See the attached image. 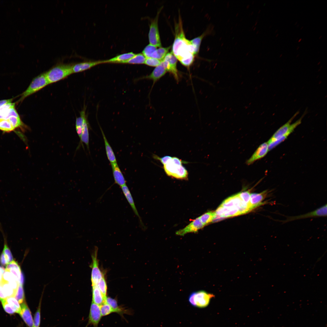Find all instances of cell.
<instances>
[{
    "instance_id": "obj_13",
    "label": "cell",
    "mask_w": 327,
    "mask_h": 327,
    "mask_svg": "<svg viewBox=\"0 0 327 327\" xmlns=\"http://www.w3.org/2000/svg\"><path fill=\"white\" fill-rule=\"evenodd\" d=\"M269 151L267 142L262 143L258 147L250 158L246 161V164L248 165L252 164L256 161L264 157Z\"/></svg>"
},
{
    "instance_id": "obj_6",
    "label": "cell",
    "mask_w": 327,
    "mask_h": 327,
    "mask_svg": "<svg viewBox=\"0 0 327 327\" xmlns=\"http://www.w3.org/2000/svg\"><path fill=\"white\" fill-rule=\"evenodd\" d=\"M172 158L163 165V169L166 173L170 177L177 179H186L188 173L186 168L182 165L175 163L172 160Z\"/></svg>"
},
{
    "instance_id": "obj_33",
    "label": "cell",
    "mask_w": 327,
    "mask_h": 327,
    "mask_svg": "<svg viewBox=\"0 0 327 327\" xmlns=\"http://www.w3.org/2000/svg\"><path fill=\"white\" fill-rule=\"evenodd\" d=\"M97 285L106 299L107 297V286L104 276L99 280Z\"/></svg>"
},
{
    "instance_id": "obj_20",
    "label": "cell",
    "mask_w": 327,
    "mask_h": 327,
    "mask_svg": "<svg viewBox=\"0 0 327 327\" xmlns=\"http://www.w3.org/2000/svg\"><path fill=\"white\" fill-rule=\"evenodd\" d=\"M121 188L124 195L131 207L134 213L138 217L140 223V224L142 226H144L141 219L136 207L134 199L129 188L126 185L122 186Z\"/></svg>"
},
{
    "instance_id": "obj_30",
    "label": "cell",
    "mask_w": 327,
    "mask_h": 327,
    "mask_svg": "<svg viewBox=\"0 0 327 327\" xmlns=\"http://www.w3.org/2000/svg\"><path fill=\"white\" fill-rule=\"evenodd\" d=\"M5 299L15 312L19 314L21 310V305L16 299L14 296H10L7 298Z\"/></svg>"
},
{
    "instance_id": "obj_39",
    "label": "cell",
    "mask_w": 327,
    "mask_h": 327,
    "mask_svg": "<svg viewBox=\"0 0 327 327\" xmlns=\"http://www.w3.org/2000/svg\"><path fill=\"white\" fill-rule=\"evenodd\" d=\"M162 61L158 59L152 58H146L144 64L147 65L152 67H157L160 64Z\"/></svg>"
},
{
    "instance_id": "obj_54",
    "label": "cell",
    "mask_w": 327,
    "mask_h": 327,
    "mask_svg": "<svg viewBox=\"0 0 327 327\" xmlns=\"http://www.w3.org/2000/svg\"><path fill=\"white\" fill-rule=\"evenodd\" d=\"M303 27H303V26H302V27H301V28H300V30H302V29H303Z\"/></svg>"
},
{
    "instance_id": "obj_28",
    "label": "cell",
    "mask_w": 327,
    "mask_h": 327,
    "mask_svg": "<svg viewBox=\"0 0 327 327\" xmlns=\"http://www.w3.org/2000/svg\"><path fill=\"white\" fill-rule=\"evenodd\" d=\"M8 120L15 129L17 128L23 129H27V126L22 122L20 117L11 116Z\"/></svg>"
},
{
    "instance_id": "obj_58",
    "label": "cell",
    "mask_w": 327,
    "mask_h": 327,
    "mask_svg": "<svg viewBox=\"0 0 327 327\" xmlns=\"http://www.w3.org/2000/svg\"><path fill=\"white\" fill-rule=\"evenodd\" d=\"M298 38H296V41H297V40H298Z\"/></svg>"
},
{
    "instance_id": "obj_26",
    "label": "cell",
    "mask_w": 327,
    "mask_h": 327,
    "mask_svg": "<svg viewBox=\"0 0 327 327\" xmlns=\"http://www.w3.org/2000/svg\"><path fill=\"white\" fill-rule=\"evenodd\" d=\"M84 108L80 113V116L77 118L75 123V128L77 133L80 138L81 136L82 127L84 118L86 116L85 114V111Z\"/></svg>"
},
{
    "instance_id": "obj_10",
    "label": "cell",
    "mask_w": 327,
    "mask_h": 327,
    "mask_svg": "<svg viewBox=\"0 0 327 327\" xmlns=\"http://www.w3.org/2000/svg\"><path fill=\"white\" fill-rule=\"evenodd\" d=\"M327 204L317 209L314 210L303 214L297 216H289L283 221L286 223L297 220L317 217H324L327 216Z\"/></svg>"
},
{
    "instance_id": "obj_46",
    "label": "cell",
    "mask_w": 327,
    "mask_h": 327,
    "mask_svg": "<svg viewBox=\"0 0 327 327\" xmlns=\"http://www.w3.org/2000/svg\"><path fill=\"white\" fill-rule=\"evenodd\" d=\"M5 270L4 269L0 266V282H1L2 279L3 274L5 272Z\"/></svg>"
},
{
    "instance_id": "obj_40",
    "label": "cell",
    "mask_w": 327,
    "mask_h": 327,
    "mask_svg": "<svg viewBox=\"0 0 327 327\" xmlns=\"http://www.w3.org/2000/svg\"><path fill=\"white\" fill-rule=\"evenodd\" d=\"M5 311L7 313L12 314L15 312L11 306L6 302L5 299H0Z\"/></svg>"
},
{
    "instance_id": "obj_29",
    "label": "cell",
    "mask_w": 327,
    "mask_h": 327,
    "mask_svg": "<svg viewBox=\"0 0 327 327\" xmlns=\"http://www.w3.org/2000/svg\"><path fill=\"white\" fill-rule=\"evenodd\" d=\"M146 57L142 53L136 54L132 58L124 63L130 64H143L144 63Z\"/></svg>"
},
{
    "instance_id": "obj_34",
    "label": "cell",
    "mask_w": 327,
    "mask_h": 327,
    "mask_svg": "<svg viewBox=\"0 0 327 327\" xmlns=\"http://www.w3.org/2000/svg\"><path fill=\"white\" fill-rule=\"evenodd\" d=\"M157 47L149 44L144 48L142 52V54L146 58H151L152 54L157 49Z\"/></svg>"
},
{
    "instance_id": "obj_15",
    "label": "cell",
    "mask_w": 327,
    "mask_h": 327,
    "mask_svg": "<svg viewBox=\"0 0 327 327\" xmlns=\"http://www.w3.org/2000/svg\"><path fill=\"white\" fill-rule=\"evenodd\" d=\"M167 72L161 61L158 66L154 69L152 72L148 75L141 77L139 79H148L152 80L153 85L158 80L163 76Z\"/></svg>"
},
{
    "instance_id": "obj_21",
    "label": "cell",
    "mask_w": 327,
    "mask_h": 327,
    "mask_svg": "<svg viewBox=\"0 0 327 327\" xmlns=\"http://www.w3.org/2000/svg\"><path fill=\"white\" fill-rule=\"evenodd\" d=\"M136 54L132 52L125 53L116 56L109 59L102 61L103 63H124L134 57Z\"/></svg>"
},
{
    "instance_id": "obj_35",
    "label": "cell",
    "mask_w": 327,
    "mask_h": 327,
    "mask_svg": "<svg viewBox=\"0 0 327 327\" xmlns=\"http://www.w3.org/2000/svg\"><path fill=\"white\" fill-rule=\"evenodd\" d=\"M14 297L20 304H21L24 302L25 297L23 285L20 284L19 285Z\"/></svg>"
},
{
    "instance_id": "obj_3",
    "label": "cell",
    "mask_w": 327,
    "mask_h": 327,
    "mask_svg": "<svg viewBox=\"0 0 327 327\" xmlns=\"http://www.w3.org/2000/svg\"><path fill=\"white\" fill-rule=\"evenodd\" d=\"M73 64L60 63L45 73L49 84L65 78L73 74Z\"/></svg>"
},
{
    "instance_id": "obj_48",
    "label": "cell",
    "mask_w": 327,
    "mask_h": 327,
    "mask_svg": "<svg viewBox=\"0 0 327 327\" xmlns=\"http://www.w3.org/2000/svg\"><path fill=\"white\" fill-rule=\"evenodd\" d=\"M302 38H301L299 39V40H298V42H300V41H302Z\"/></svg>"
},
{
    "instance_id": "obj_41",
    "label": "cell",
    "mask_w": 327,
    "mask_h": 327,
    "mask_svg": "<svg viewBox=\"0 0 327 327\" xmlns=\"http://www.w3.org/2000/svg\"><path fill=\"white\" fill-rule=\"evenodd\" d=\"M3 252L4 253L8 263L13 260V259L11 252L6 243H5Z\"/></svg>"
},
{
    "instance_id": "obj_31",
    "label": "cell",
    "mask_w": 327,
    "mask_h": 327,
    "mask_svg": "<svg viewBox=\"0 0 327 327\" xmlns=\"http://www.w3.org/2000/svg\"><path fill=\"white\" fill-rule=\"evenodd\" d=\"M15 129L8 119H0V130L5 132H9L14 130Z\"/></svg>"
},
{
    "instance_id": "obj_27",
    "label": "cell",
    "mask_w": 327,
    "mask_h": 327,
    "mask_svg": "<svg viewBox=\"0 0 327 327\" xmlns=\"http://www.w3.org/2000/svg\"><path fill=\"white\" fill-rule=\"evenodd\" d=\"M170 47L166 48L160 47L157 49L151 55V57L162 61L168 53Z\"/></svg>"
},
{
    "instance_id": "obj_53",
    "label": "cell",
    "mask_w": 327,
    "mask_h": 327,
    "mask_svg": "<svg viewBox=\"0 0 327 327\" xmlns=\"http://www.w3.org/2000/svg\"><path fill=\"white\" fill-rule=\"evenodd\" d=\"M282 56V54H280V56H279V57H280H280H281Z\"/></svg>"
},
{
    "instance_id": "obj_17",
    "label": "cell",
    "mask_w": 327,
    "mask_h": 327,
    "mask_svg": "<svg viewBox=\"0 0 327 327\" xmlns=\"http://www.w3.org/2000/svg\"><path fill=\"white\" fill-rule=\"evenodd\" d=\"M101 63H103L102 61H84L73 64L72 72L73 73L82 72Z\"/></svg>"
},
{
    "instance_id": "obj_50",
    "label": "cell",
    "mask_w": 327,
    "mask_h": 327,
    "mask_svg": "<svg viewBox=\"0 0 327 327\" xmlns=\"http://www.w3.org/2000/svg\"><path fill=\"white\" fill-rule=\"evenodd\" d=\"M322 35H321L319 37V39H320L322 38Z\"/></svg>"
},
{
    "instance_id": "obj_12",
    "label": "cell",
    "mask_w": 327,
    "mask_h": 327,
    "mask_svg": "<svg viewBox=\"0 0 327 327\" xmlns=\"http://www.w3.org/2000/svg\"><path fill=\"white\" fill-rule=\"evenodd\" d=\"M204 226L199 217H198L184 228L177 231L176 234L177 235L183 236L189 233H196Z\"/></svg>"
},
{
    "instance_id": "obj_42",
    "label": "cell",
    "mask_w": 327,
    "mask_h": 327,
    "mask_svg": "<svg viewBox=\"0 0 327 327\" xmlns=\"http://www.w3.org/2000/svg\"><path fill=\"white\" fill-rule=\"evenodd\" d=\"M41 308L40 305L35 315L34 322V327H39L40 323Z\"/></svg>"
},
{
    "instance_id": "obj_24",
    "label": "cell",
    "mask_w": 327,
    "mask_h": 327,
    "mask_svg": "<svg viewBox=\"0 0 327 327\" xmlns=\"http://www.w3.org/2000/svg\"><path fill=\"white\" fill-rule=\"evenodd\" d=\"M89 127L86 116L84 118L82 127V133L80 138V143H83L89 148Z\"/></svg>"
},
{
    "instance_id": "obj_4",
    "label": "cell",
    "mask_w": 327,
    "mask_h": 327,
    "mask_svg": "<svg viewBox=\"0 0 327 327\" xmlns=\"http://www.w3.org/2000/svg\"><path fill=\"white\" fill-rule=\"evenodd\" d=\"M48 84H49L45 73L41 74L33 79L28 88L21 94L18 102H22L27 97L38 91Z\"/></svg>"
},
{
    "instance_id": "obj_19",
    "label": "cell",
    "mask_w": 327,
    "mask_h": 327,
    "mask_svg": "<svg viewBox=\"0 0 327 327\" xmlns=\"http://www.w3.org/2000/svg\"><path fill=\"white\" fill-rule=\"evenodd\" d=\"M21 310L19 314L25 323L29 327H34V322L31 312L27 304L24 302L21 304Z\"/></svg>"
},
{
    "instance_id": "obj_36",
    "label": "cell",
    "mask_w": 327,
    "mask_h": 327,
    "mask_svg": "<svg viewBox=\"0 0 327 327\" xmlns=\"http://www.w3.org/2000/svg\"><path fill=\"white\" fill-rule=\"evenodd\" d=\"M106 302L112 308L114 312L119 313L121 312V310L118 306L116 300L110 297H107Z\"/></svg>"
},
{
    "instance_id": "obj_8",
    "label": "cell",
    "mask_w": 327,
    "mask_h": 327,
    "mask_svg": "<svg viewBox=\"0 0 327 327\" xmlns=\"http://www.w3.org/2000/svg\"><path fill=\"white\" fill-rule=\"evenodd\" d=\"M162 62L167 71L171 73L175 79L178 81L179 76L177 68V59L172 52L168 53Z\"/></svg>"
},
{
    "instance_id": "obj_7",
    "label": "cell",
    "mask_w": 327,
    "mask_h": 327,
    "mask_svg": "<svg viewBox=\"0 0 327 327\" xmlns=\"http://www.w3.org/2000/svg\"><path fill=\"white\" fill-rule=\"evenodd\" d=\"M220 206L227 208L237 209L241 214L247 213L252 210L249 206L241 200L237 194L228 198L224 201Z\"/></svg>"
},
{
    "instance_id": "obj_55",
    "label": "cell",
    "mask_w": 327,
    "mask_h": 327,
    "mask_svg": "<svg viewBox=\"0 0 327 327\" xmlns=\"http://www.w3.org/2000/svg\"><path fill=\"white\" fill-rule=\"evenodd\" d=\"M298 23V21H296L295 24V25H296Z\"/></svg>"
},
{
    "instance_id": "obj_56",
    "label": "cell",
    "mask_w": 327,
    "mask_h": 327,
    "mask_svg": "<svg viewBox=\"0 0 327 327\" xmlns=\"http://www.w3.org/2000/svg\"><path fill=\"white\" fill-rule=\"evenodd\" d=\"M296 56H297L296 57H299V54H297Z\"/></svg>"
},
{
    "instance_id": "obj_37",
    "label": "cell",
    "mask_w": 327,
    "mask_h": 327,
    "mask_svg": "<svg viewBox=\"0 0 327 327\" xmlns=\"http://www.w3.org/2000/svg\"><path fill=\"white\" fill-rule=\"evenodd\" d=\"M100 306L102 316L107 315L113 312H114L112 308L106 302Z\"/></svg>"
},
{
    "instance_id": "obj_9",
    "label": "cell",
    "mask_w": 327,
    "mask_h": 327,
    "mask_svg": "<svg viewBox=\"0 0 327 327\" xmlns=\"http://www.w3.org/2000/svg\"><path fill=\"white\" fill-rule=\"evenodd\" d=\"M158 12L157 15L150 23L148 37L150 44L157 47H161V44L158 26V20L159 13Z\"/></svg>"
},
{
    "instance_id": "obj_47",
    "label": "cell",
    "mask_w": 327,
    "mask_h": 327,
    "mask_svg": "<svg viewBox=\"0 0 327 327\" xmlns=\"http://www.w3.org/2000/svg\"><path fill=\"white\" fill-rule=\"evenodd\" d=\"M24 276H23L22 272H21V275H20V279H19V284L23 285V284L24 283Z\"/></svg>"
},
{
    "instance_id": "obj_23",
    "label": "cell",
    "mask_w": 327,
    "mask_h": 327,
    "mask_svg": "<svg viewBox=\"0 0 327 327\" xmlns=\"http://www.w3.org/2000/svg\"><path fill=\"white\" fill-rule=\"evenodd\" d=\"M100 128L104 140L105 151L108 159L111 163L117 162L116 159L114 152L108 143L103 130L100 127Z\"/></svg>"
},
{
    "instance_id": "obj_14",
    "label": "cell",
    "mask_w": 327,
    "mask_h": 327,
    "mask_svg": "<svg viewBox=\"0 0 327 327\" xmlns=\"http://www.w3.org/2000/svg\"><path fill=\"white\" fill-rule=\"evenodd\" d=\"M100 306L92 302L89 317V322L97 326L101 317Z\"/></svg>"
},
{
    "instance_id": "obj_25",
    "label": "cell",
    "mask_w": 327,
    "mask_h": 327,
    "mask_svg": "<svg viewBox=\"0 0 327 327\" xmlns=\"http://www.w3.org/2000/svg\"><path fill=\"white\" fill-rule=\"evenodd\" d=\"M211 32V29H208L201 35L197 37L190 41V42L194 47V55L197 54L199 52L201 41L204 37L207 34L210 33Z\"/></svg>"
},
{
    "instance_id": "obj_22",
    "label": "cell",
    "mask_w": 327,
    "mask_h": 327,
    "mask_svg": "<svg viewBox=\"0 0 327 327\" xmlns=\"http://www.w3.org/2000/svg\"><path fill=\"white\" fill-rule=\"evenodd\" d=\"M92 286V301L94 303L101 306L106 301L97 285Z\"/></svg>"
},
{
    "instance_id": "obj_18",
    "label": "cell",
    "mask_w": 327,
    "mask_h": 327,
    "mask_svg": "<svg viewBox=\"0 0 327 327\" xmlns=\"http://www.w3.org/2000/svg\"><path fill=\"white\" fill-rule=\"evenodd\" d=\"M111 164L115 183L121 187L126 185V181L117 162Z\"/></svg>"
},
{
    "instance_id": "obj_45",
    "label": "cell",
    "mask_w": 327,
    "mask_h": 327,
    "mask_svg": "<svg viewBox=\"0 0 327 327\" xmlns=\"http://www.w3.org/2000/svg\"><path fill=\"white\" fill-rule=\"evenodd\" d=\"M13 100V98H11L6 100H0V107L6 104L12 103Z\"/></svg>"
},
{
    "instance_id": "obj_11",
    "label": "cell",
    "mask_w": 327,
    "mask_h": 327,
    "mask_svg": "<svg viewBox=\"0 0 327 327\" xmlns=\"http://www.w3.org/2000/svg\"><path fill=\"white\" fill-rule=\"evenodd\" d=\"M97 256V249H96L94 254L92 256V264L91 274L92 286L97 285L99 280L104 276L98 266Z\"/></svg>"
},
{
    "instance_id": "obj_43",
    "label": "cell",
    "mask_w": 327,
    "mask_h": 327,
    "mask_svg": "<svg viewBox=\"0 0 327 327\" xmlns=\"http://www.w3.org/2000/svg\"><path fill=\"white\" fill-rule=\"evenodd\" d=\"M172 157L169 156H166L161 157H160L156 155H154L153 156L154 158L156 160H160L163 165L165 164Z\"/></svg>"
},
{
    "instance_id": "obj_16",
    "label": "cell",
    "mask_w": 327,
    "mask_h": 327,
    "mask_svg": "<svg viewBox=\"0 0 327 327\" xmlns=\"http://www.w3.org/2000/svg\"><path fill=\"white\" fill-rule=\"evenodd\" d=\"M268 193L269 191L266 190L259 193L250 194V205L251 208L253 209L265 204V203L262 201L267 197Z\"/></svg>"
},
{
    "instance_id": "obj_49",
    "label": "cell",
    "mask_w": 327,
    "mask_h": 327,
    "mask_svg": "<svg viewBox=\"0 0 327 327\" xmlns=\"http://www.w3.org/2000/svg\"><path fill=\"white\" fill-rule=\"evenodd\" d=\"M300 47L299 46H298L296 48V50H298L299 48Z\"/></svg>"
},
{
    "instance_id": "obj_44",
    "label": "cell",
    "mask_w": 327,
    "mask_h": 327,
    "mask_svg": "<svg viewBox=\"0 0 327 327\" xmlns=\"http://www.w3.org/2000/svg\"><path fill=\"white\" fill-rule=\"evenodd\" d=\"M0 263L3 266H5L8 263L5 255L3 252L0 256Z\"/></svg>"
},
{
    "instance_id": "obj_1",
    "label": "cell",
    "mask_w": 327,
    "mask_h": 327,
    "mask_svg": "<svg viewBox=\"0 0 327 327\" xmlns=\"http://www.w3.org/2000/svg\"><path fill=\"white\" fill-rule=\"evenodd\" d=\"M181 20L175 26V38L172 52L180 63L187 67L193 64L194 59L193 46L185 37Z\"/></svg>"
},
{
    "instance_id": "obj_2",
    "label": "cell",
    "mask_w": 327,
    "mask_h": 327,
    "mask_svg": "<svg viewBox=\"0 0 327 327\" xmlns=\"http://www.w3.org/2000/svg\"><path fill=\"white\" fill-rule=\"evenodd\" d=\"M305 111L300 118L293 124H291L294 119L299 114V111L297 112L286 123L279 128L273 134L267 142L268 145L277 140L279 144L285 140L295 129L301 124L303 117L306 114V111Z\"/></svg>"
},
{
    "instance_id": "obj_5",
    "label": "cell",
    "mask_w": 327,
    "mask_h": 327,
    "mask_svg": "<svg viewBox=\"0 0 327 327\" xmlns=\"http://www.w3.org/2000/svg\"><path fill=\"white\" fill-rule=\"evenodd\" d=\"M214 295L203 290L194 292L190 295L188 301L190 305L195 307L204 308L209 304Z\"/></svg>"
},
{
    "instance_id": "obj_51",
    "label": "cell",
    "mask_w": 327,
    "mask_h": 327,
    "mask_svg": "<svg viewBox=\"0 0 327 327\" xmlns=\"http://www.w3.org/2000/svg\"><path fill=\"white\" fill-rule=\"evenodd\" d=\"M278 31V29H276V30L275 31V33H276V32H277Z\"/></svg>"
},
{
    "instance_id": "obj_57",
    "label": "cell",
    "mask_w": 327,
    "mask_h": 327,
    "mask_svg": "<svg viewBox=\"0 0 327 327\" xmlns=\"http://www.w3.org/2000/svg\"><path fill=\"white\" fill-rule=\"evenodd\" d=\"M299 24H298V25L297 26V27H299Z\"/></svg>"
},
{
    "instance_id": "obj_38",
    "label": "cell",
    "mask_w": 327,
    "mask_h": 327,
    "mask_svg": "<svg viewBox=\"0 0 327 327\" xmlns=\"http://www.w3.org/2000/svg\"><path fill=\"white\" fill-rule=\"evenodd\" d=\"M237 194L239 198L243 202L249 206L251 207L250 205V194L249 191H243Z\"/></svg>"
},
{
    "instance_id": "obj_32",
    "label": "cell",
    "mask_w": 327,
    "mask_h": 327,
    "mask_svg": "<svg viewBox=\"0 0 327 327\" xmlns=\"http://www.w3.org/2000/svg\"><path fill=\"white\" fill-rule=\"evenodd\" d=\"M215 215V212H208L201 216L199 218L204 226L212 222Z\"/></svg>"
},
{
    "instance_id": "obj_52",
    "label": "cell",
    "mask_w": 327,
    "mask_h": 327,
    "mask_svg": "<svg viewBox=\"0 0 327 327\" xmlns=\"http://www.w3.org/2000/svg\"><path fill=\"white\" fill-rule=\"evenodd\" d=\"M279 35V34H277L276 36V37H277Z\"/></svg>"
}]
</instances>
